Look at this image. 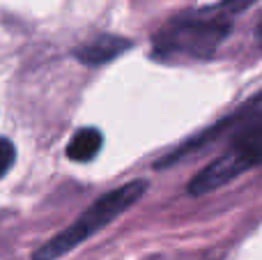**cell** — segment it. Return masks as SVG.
<instances>
[{
    "label": "cell",
    "mask_w": 262,
    "mask_h": 260,
    "mask_svg": "<svg viewBox=\"0 0 262 260\" xmlns=\"http://www.w3.org/2000/svg\"><path fill=\"white\" fill-rule=\"evenodd\" d=\"M147 191V182L143 180H134V182L118 187L113 191L104 193L101 198H97L72 226L58 233L55 237H51L46 244H41L35 253L32 260H58L64 253L74 251L76 247H81L83 242L97 235L99 230H104L108 224H113L122 212H127L129 207H134L136 203L143 198V193Z\"/></svg>",
    "instance_id": "cell-2"
},
{
    "label": "cell",
    "mask_w": 262,
    "mask_h": 260,
    "mask_svg": "<svg viewBox=\"0 0 262 260\" xmlns=\"http://www.w3.org/2000/svg\"><path fill=\"white\" fill-rule=\"evenodd\" d=\"M131 41L118 35H99L92 41L76 46L74 49V58L83 64H90V67H99V64L113 62L118 55H122L124 51L131 49Z\"/></svg>",
    "instance_id": "cell-4"
},
{
    "label": "cell",
    "mask_w": 262,
    "mask_h": 260,
    "mask_svg": "<svg viewBox=\"0 0 262 260\" xmlns=\"http://www.w3.org/2000/svg\"><path fill=\"white\" fill-rule=\"evenodd\" d=\"M260 101L262 95L255 99L253 111L244 120V124L237 129L230 147L209 166H205L189 182L191 196H203V193L216 191L223 184L237 180L242 173L262 164V111L258 109Z\"/></svg>",
    "instance_id": "cell-3"
},
{
    "label": "cell",
    "mask_w": 262,
    "mask_h": 260,
    "mask_svg": "<svg viewBox=\"0 0 262 260\" xmlns=\"http://www.w3.org/2000/svg\"><path fill=\"white\" fill-rule=\"evenodd\" d=\"M101 145H104V136H101L99 129L83 127V129H78L72 136V141L67 143V157L72 161L85 164V161H92L99 155Z\"/></svg>",
    "instance_id": "cell-5"
},
{
    "label": "cell",
    "mask_w": 262,
    "mask_h": 260,
    "mask_svg": "<svg viewBox=\"0 0 262 260\" xmlns=\"http://www.w3.org/2000/svg\"><path fill=\"white\" fill-rule=\"evenodd\" d=\"M232 28V18L221 7H203L177 14L163 23L152 39L157 60H203L216 53Z\"/></svg>",
    "instance_id": "cell-1"
},
{
    "label": "cell",
    "mask_w": 262,
    "mask_h": 260,
    "mask_svg": "<svg viewBox=\"0 0 262 260\" xmlns=\"http://www.w3.org/2000/svg\"><path fill=\"white\" fill-rule=\"evenodd\" d=\"M255 3H258V0H221V3H219V7H221L230 18H235L237 14L246 12V9L253 7Z\"/></svg>",
    "instance_id": "cell-7"
},
{
    "label": "cell",
    "mask_w": 262,
    "mask_h": 260,
    "mask_svg": "<svg viewBox=\"0 0 262 260\" xmlns=\"http://www.w3.org/2000/svg\"><path fill=\"white\" fill-rule=\"evenodd\" d=\"M14 159H16V150H14L12 141H7V138H0V178H3V175L7 173L9 168H12Z\"/></svg>",
    "instance_id": "cell-6"
},
{
    "label": "cell",
    "mask_w": 262,
    "mask_h": 260,
    "mask_svg": "<svg viewBox=\"0 0 262 260\" xmlns=\"http://www.w3.org/2000/svg\"><path fill=\"white\" fill-rule=\"evenodd\" d=\"M255 37H258V44H260V49H262V21L258 23V30H255Z\"/></svg>",
    "instance_id": "cell-8"
}]
</instances>
